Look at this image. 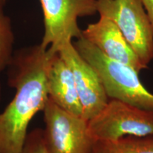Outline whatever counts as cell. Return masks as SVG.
<instances>
[{
  "instance_id": "obj_1",
  "label": "cell",
  "mask_w": 153,
  "mask_h": 153,
  "mask_svg": "<svg viewBox=\"0 0 153 153\" xmlns=\"http://www.w3.org/2000/svg\"><path fill=\"white\" fill-rule=\"evenodd\" d=\"M54 55L41 43L14 53L8 67L15 94L0 113V153L22 152L30 121L48 99L47 69Z\"/></svg>"
},
{
  "instance_id": "obj_2",
  "label": "cell",
  "mask_w": 153,
  "mask_h": 153,
  "mask_svg": "<svg viewBox=\"0 0 153 153\" xmlns=\"http://www.w3.org/2000/svg\"><path fill=\"white\" fill-rule=\"evenodd\" d=\"M73 44L78 53L98 73L108 98L153 111V94L141 83L138 72L128 65L111 60L82 36Z\"/></svg>"
},
{
  "instance_id": "obj_3",
  "label": "cell",
  "mask_w": 153,
  "mask_h": 153,
  "mask_svg": "<svg viewBox=\"0 0 153 153\" xmlns=\"http://www.w3.org/2000/svg\"><path fill=\"white\" fill-rule=\"evenodd\" d=\"M97 12L112 20L144 65L153 60V26L141 0H97Z\"/></svg>"
},
{
  "instance_id": "obj_4",
  "label": "cell",
  "mask_w": 153,
  "mask_h": 153,
  "mask_svg": "<svg viewBox=\"0 0 153 153\" xmlns=\"http://www.w3.org/2000/svg\"><path fill=\"white\" fill-rule=\"evenodd\" d=\"M88 126L95 140L148 136L153 135V111L111 99L98 114L88 120Z\"/></svg>"
},
{
  "instance_id": "obj_5",
  "label": "cell",
  "mask_w": 153,
  "mask_h": 153,
  "mask_svg": "<svg viewBox=\"0 0 153 153\" xmlns=\"http://www.w3.org/2000/svg\"><path fill=\"white\" fill-rule=\"evenodd\" d=\"M39 1L44 25L41 45L53 54L57 53L59 47L64 42L81 37L82 30L78 26V18L97 12V0Z\"/></svg>"
},
{
  "instance_id": "obj_6",
  "label": "cell",
  "mask_w": 153,
  "mask_h": 153,
  "mask_svg": "<svg viewBox=\"0 0 153 153\" xmlns=\"http://www.w3.org/2000/svg\"><path fill=\"white\" fill-rule=\"evenodd\" d=\"M43 111V135L50 153H91L95 140L87 120L63 110L49 98Z\"/></svg>"
},
{
  "instance_id": "obj_7",
  "label": "cell",
  "mask_w": 153,
  "mask_h": 153,
  "mask_svg": "<svg viewBox=\"0 0 153 153\" xmlns=\"http://www.w3.org/2000/svg\"><path fill=\"white\" fill-rule=\"evenodd\" d=\"M57 53L70 68L82 107V116L89 120L104 108L109 98L100 76L84 59L72 41L64 42Z\"/></svg>"
},
{
  "instance_id": "obj_8",
  "label": "cell",
  "mask_w": 153,
  "mask_h": 153,
  "mask_svg": "<svg viewBox=\"0 0 153 153\" xmlns=\"http://www.w3.org/2000/svg\"><path fill=\"white\" fill-rule=\"evenodd\" d=\"M82 36L111 60L131 67L138 72L148 68L134 52L116 24L106 16H100L98 22L88 24L82 30Z\"/></svg>"
},
{
  "instance_id": "obj_9",
  "label": "cell",
  "mask_w": 153,
  "mask_h": 153,
  "mask_svg": "<svg viewBox=\"0 0 153 153\" xmlns=\"http://www.w3.org/2000/svg\"><path fill=\"white\" fill-rule=\"evenodd\" d=\"M46 79L48 98L63 110L82 116V107L73 74L58 53L50 61Z\"/></svg>"
},
{
  "instance_id": "obj_10",
  "label": "cell",
  "mask_w": 153,
  "mask_h": 153,
  "mask_svg": "<svg viewBox=\"0 0 153 153\" xmlns=\"http://www.w3.org/2000/svg\"><path fill=\"white\" fill-rule=\"evenodd\" d=\"M91 153H153V135L96 140Z\"/></svg>"
},
{
  "instance_id": "obj_11",
  "label": "cell",
  "mask_w": 153,
  "mask_h": 153,
  "mask_svg": "<svg viewBox=\"0 0 153 153\" xmlns=\"http://www.w3.org/2000/svg\"><path fill=\"white\" fill-rule=\"evenodd\" d=\"M4 5L0 2V72L9 66L14 55V34L10 17L4 11Z\"/></svg>"
},
{
  "instance_id": "obj_12",
  "label": "cell",
  "mask_w": 153,
  "mask_h": 153,
  "mask_svg": "<svg viewBox=\"0 0 153 153\" xmlns=\"http://www.w3.org/2000/svg\"><path fill=\"white\" fill-rule=\"evenodd\" d=\"M21 153H50L44 139L43 130L36 128L28 133Z\"/></svg>"
},
{
  "instance_id": "obj_13",
  "label": "cell",
  "mask_w": 153,
  "mask_h": 153,
  "mask_svg": "<svg viewBox=\"0 0 153 153\" xmlns=\"http://www.w3.org/2000/svg\"><path fill=\"white\" fill-rule=\"evenodd\" d=\"M153 26V0H141Z\"/></svg>"
},
{
  "instance_id": "obj_14",
  "label": "cell",
  "mask_w": 153,
  "mask_h": 153,
  "mask_svg": "<svg viewBox=\"0 0 153 153\" xmlns=\"http://www.w3.org/2000/svg\"><path fill=\"white\" fill-rule=\"evenodd\" d=\"M7 0H0V2L4 4H5L6 2H7Z\"/></svg>"
},
{
  "instance_id": "obj_15",
  "label": "cell",
  "mask_w": 153,
  "mask_h": 153,
  "mask_svg": "<svg viewBox=\"0 0 153 153\" xmlns=\"http://www.w3.org/2000/svg\"><path fill=\"white\" fill-rule=\"evenodd\" d=\"M1 82H0V99H1Z\"/></svg>"
}]
</instances>
